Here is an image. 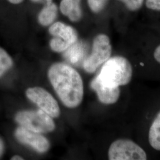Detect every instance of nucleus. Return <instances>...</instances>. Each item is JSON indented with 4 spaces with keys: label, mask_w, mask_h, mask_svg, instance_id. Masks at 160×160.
I'll return each instance as SVG.
<instances>
[{
    "label": "nucleus",
    "mask_w": 160,
    "mask_h": 160,
    "mask_svg": "<svg viewBox=\"0 0 160 160\" xmlns=\"http://www.w3.org/2000/svg\"><path fill=\"white\" fill-rule=\"evenodd\" d=\"M49 78L62 102L70 108L79 106L83 98L84 86L80 74L64 63L53 65L49 70Z\"/></svg>",
    "instance_id": "1"
},
{
    "label": "nucleus",
    "mask_w": 160,
    "mask_h": 160,
    "mask_svg": "<svg viewBox=\"0 0 160 160\" xmlns=\"http://www.w3.org/2000/svg\"><path fill=\"white\" fill-rule=\"evenodd\" d=\"M132 75L133 68L129 61L123 57L116 56L104 63L97 77L104 86L120 87L128 85Z\"/></svg>",
    "instance_id": "2"
},
{
    "label": "nucleus",
    "mask_w": 160,
    "mask_h": 160,
    "mask_svg": "<svg viewBox=\"0 0 160 160\" xmlns=\"http://www.w3.org/2000/svg\"><path fill=\"white\" fill-rule=\"evenodd\" d=\"M15 119L20 126L38 133L50 132L55 128L51 117L41 109L20 112L16 115Z\"/></svg>",
    "instance_id": "3"
},
{
    "label": "nucleus",
    "mask_w": 160,
    "mask_h": 160,
    "mask_svg": "<svg viewBox=\"0 0 160 160\" xmlns=\"http://www.w3.org/2000/svg\"><path fill=\"white\" fill-rule=\"evenodd\" d=\"M111 54L112 46L109 37L104 34L97 35L93 40L91 54L84 61V68L87 72H94L109 59Z\"/></svg>",
    "instance_id": "4"
},
{
    "label": "nucleus",
    "mask_w": 160,
    "mask_h": 160,
    "mask_svg": "<svg viewBox=\"0 0 160 160\" xmlns=\"http://www.w3.org/2000/svg\"><path fill=\"white\" fill-rule=\"evenodd\" d=\"M110 160H145L146 152L139 145L129 139H119L110 145L108 151Z\"/></svg>",
    "instance_id": "5"
},
{
    "label": "nucleus",
    "mask_w": 160,
    "mask_h": 160,
    "mask_svg": "<svg viewBox=\"0 0 160 160\" xmlns=\"http://www.w3.org/2000/svg\"><path fill=\"white\" fill-rule=\"evenodd\" d=\"M29 100L37 104L40 109L52 118H57L60 109L57 102L51 94L41 87L29 88L26 92Z\"/></svg>",
    "instance_id": "6"
},
{
    "label": "nucleus",
    "mask_w": 160,
    "mask_h": 160,
    "mask_svg": "<svg viewBox=\"0 0 160 160\" xmlns=\"http://www.w3.org/2000/svg\"><path fill=\"white\" fill-rule=\"evenodd\" d=\"M15 137L21 143L28 145L40 153L46 152L49 148V142L40 133L32 131L22 126L15 131Z\"/></svg>",
    "instance_id": "7"
},
{
    "label": "nucleus",
    "mask_w": 160,
    "mask_h": 160,
    "mask_svg": "<svg viewBox=\"0 0 160 160\" xmlns=\"http://www.w3.org/2000/svg\"><path fill=\"white\" fill-rule=\"evenodd\" d=\"M91 87L97 93L100 102L105 104L116 103L120 96L119 87H110L104 86L96 77L91 82Z\"/></svg>",
    "instance_id": "8"
},
{
    "label": "nucleus",
    "mask_w": 160,
    "mask_h": 160,
    "mask_svg": "<svg viewBox=\"0 0 160 160\" xmlns=\"http://www.w3.org/2000/svg\"><path fill=\"white\" fill-rule=\"evenodd\" d=\"M49 31L54 38L63 41L69 47L76 43L77 40V34L74 29L61 22L53 24Z\"/></svg>",
    "instance_id": "9"
},
{
    "label": "nucleus",
    "mask_w": 160,
    "mask_h": 160,
    "mask_svg": "<svg viewBox=\"0 0 160 160\" xmlns=\"http://www.w3.org/2000/svg\"><path fill=\"white\" fill-rule=\"evenodd\" d=\"M81 0H62L60 10L63 15L67 16L72 22L78 21L82 16L80 7Z\"/></svg>",
    "instance_id": "10"
},
{
    "label": "nucleus",
    "mask_w": 160,
    "mask_h": 160,
    "mask_svg": "<svg viewBox=\"0 0 160 160\" xmlns=\"http://www.w3.org/2000/svg\"><path fill=\"white\" fill-rule=\"evenodd\" d=\"M148 141L152 148L160 151V112L157 114L150 126Z\"/></svg>",
    "instance_id": "11"
},
{
    "label": "nucleus",
    "mask_w": 160,
    "mask_h": 160,
    "mask_svg": "<svg viewBox=\"0 0 160 160\" xmlns=\"http://www.w3.org/2000/svg\"><path fill=\"white\" fill-rule=\"evenodd\" d=\"M57 7L55 4H46L42 10L38 17L39 22L43 26L50 25L55 20L57 15Z\"/></svg>",
    "instance_id": "12"
},
{
    "label": "nucleus",
    "mask_w": 160,
    "mask_h": 160,
    "mask_svg": "<svg viewBox=\"0 0 160 160\" xmlns=\"http://www.w3.org/2000/svg\"><path fill=\"white\" fill-rule=\"evenodd\" d=\"M65 57L70 62L73 64L78 63L83 57L84 49L80 43H75L67 49Z\"/></svg>",
    "instance_id": "13"
},
{
    "label": "nucleus",
    "mask_w": 160,
    "mask_h": 160,
    "mask_svg": "<svg viewBox=\"0 0 160 160\" xmlns=\"http://www.w3.org/2000/svg\"><path fill=\"white\" fill-rule=\"evenodd\" d=\"M12 65L11 57L4 49L0 48V77L11 68Z\"/></svg>",
    "instance_id": "14"
},
{
    "label": "nucleus",
    "mask_w": 160,
    "mask_h": 160,
    "mask_svg": "<svg viewBox=\"0 0 160 160\" xmlns=\"http://www.w3.org/2000/svg\"><path fill=\"white\" fill-rule=\"evenodd\" d=\"M108 0H88L89 7L94 12H98L102 10Z\"/></svg>",
    "instance_id": "15"
},
{
    "label": "nucleus",
    "mask_w": 160,
    "mask_h": 160,
    "mask_svg": "<svg viewBox=\"0 0 160 160\" xmlns=\"http://www.w3.org/2000/svg\"><path fill=\"white\" fill-rule=\"evenodd\" d=\"M123 2L128 10L134 12L139 10L143 4V0H119Z\"/></svg>",
    "instance_id": "16"
},
{
    "label": "nucleus",
    "mask_w": 160,
    "mask_h": 160,
    "mask_svg": "<svg viewBox=\"0 0 160 160\" xmlns=\"http://www.w3.org/2000/svg\"><path fill=\"white\" fill-rule=\"evenodd\" d=\"M147 7L154 11H160V0H146Z\"/></svg>",
    "instance_id": "17"
},
{
    "label": "nucleus",
    "mask_w": 160,
    "mask_h": 160,
    "mask_svg": "<svg viewBox=\"0 0 160 160\" xmlns=\"http://www.w3.org/2000/svg\"><path fill=\"white\" fill-rule=\"evenodd\" d=\"M154 57L155 61L160 64V45L155 48L154 52Z\"/></svg>",
    "instance_id": "18"
},
{
    "label": "nucleus",
    "mask_w": 160,
    "mask_h": 160,
    "mask_svg": "<svg viewBox=\"0 0 160 160\" xmlns=\"http://www.w3.org/2000/svg\"><path fill=\"white\" fill-rule=\"evenodd\" d=\"M10 3L13 4H18L21 3L23 0H8Z\"/></svg>",
    "instance_id": "19"
},
{
    "label": "nucleus",
    "mask_w": 160,
    "mask_h": 160,
    "mask_svg": "<svg viewBox=\"0 0 160 160\" xmlns=\"http://www.w3.org/2000/svg\"><path fill=\"white\" fill-rule=\"evenodd\" d=\"M4 151V145L2 142V141L0 139V157L2 155Z\"/></svg>",
    "instance_id": "20"
},
{
    "label": "nucleus",
    "mask_w": 160,
    "mask_h": 160,
    "mask_svg": "<svg viewBox=\"0 0 160 160\" xmlns=\"http://www.w3.org/2000/svg\"><path fill=\"white\" fill-rule=\"evenodd\" d=\"M11 160H24L23 158L22 157H20V156H19V155H14V156H13V157H12V158H11Z\"/></svg>",
    "instance_id": "21"
},
{
    "label": "nucleus",
    "mask_w": 160,
    "mask_h": 160,
    "mask_svg": "<svg viewBox=\"0 0 160 160\" xmlns=\"http://www.w3.org/2000/svg\"><path fill=\"white\" fill-rule=\"evenodd\" d=\"M45 1H46V4H50L52 3V0H44Z\"/></svg>",
    "instance_id": "22"
},
{
    "label": "nucleus",
    "mask_w": 160,
    "mask_h": 160,
    "mask_svg": "<svg viewBox=\"0 0 160 160\" xmlns=\"http://www.w3.org/2000/svg\"><path fill=\"white\" fill-rule=\"evenodd\" d=\"M33 2H40L42 0H32Z\"/></svg>",
    "instance_id": "23"
}]
</instances>
